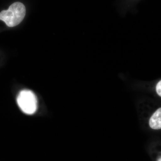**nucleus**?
Here are the masks:
<instances>
[{
    "label": "nucleus",
    "instance_id": "2",
    "mask_svg": "<svg viewBox=\"0 0 161 161\" xmlns=\"http://www.w3.org/2000/svg\"><path fill=\"white\" fill-rule=\"evenodd\" d=\"M18 105L25 114H34L37 109V100L34 93L28 90H22L19 93L17 99Z\"/></svg>",
    "mask_w": 161,
    "mask_h": 161
},
{
    "label": "nucleus",
    "instance_id": "5",
    "mask_svg": "<svg viewBox=\"0 0 161 161\" xmlns=\"http://www.w3.org/2000/svg\"><path fill=\"white\" fill-rule=\"evenodd\" d=\"M158 161H161V158H160L158 160Z\"/></svg>",
    "mask_w": 161,
    "mask_h": 161
},
{
    "label": "nucleus",
    "instance_id": "4",
    "mask_svg": "<svg viewBox=\"0 0 161 161\" xmlns=\"http://www.w3.org/2000/svg\"><path fill=\"white\" fill-rule=\"evenodd\" d=\"M156 90L157 93L158 94V95L160 96H161V81L160 80L159 81L157 84L156 88Z\"/></svg>",
    "mask_w": 161,
    "mask_h": 161
},
{
    "label": "nucleus",
    "instance_id": "3",
    "mask_svg": "<svg viewBox=\"0 0 161 161\" xmlns=\"http://www.w3.org/2000/svg\"><path fill=\"white\" fill-rule=\"evenodd\" d=\"M150 128L153 130H160L161 128V108L154 112L149 121Z\"/></svg>",
    "mask_w": 161,
    "mask_h": 161
},
{
    "label": "nucleus",
    "instance_id": "1",
    "mask_svg": "<svg viewBox=\"0 0 161 161\" xmlns=\"http://www.w3.org/2000/svg\"><path fill=\"white\" fill-rule=\"evenodd\" d=\"M26 7L23 3L16 2L10 5L7 10L0 13V20L9 27H14L22 22L26 15Z\"/></svg>",
    "mask_w": 161,
    "mask_h": 161
}]
</instances>
